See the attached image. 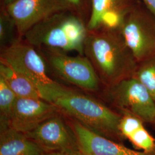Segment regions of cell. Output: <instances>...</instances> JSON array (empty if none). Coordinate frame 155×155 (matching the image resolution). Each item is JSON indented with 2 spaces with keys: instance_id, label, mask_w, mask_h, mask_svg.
Wrapping results in <instances>:
<instances>
[{
  "instance_id": "cell-1",
  "label": "cell",
  "mask_w": 155,
  "mask_h": 155,
  "mask_svg": "<svg viewBox=\"0 0 155 155\" xmlns=\"http://www.w3.org/2000/svg\"><path fill=\"white\" fill-rule=\"evenodd\" d=\"M84 55L107 88L133 77L139 64L118 28L88 31Z\"/></svg>"
},
{
  "instance_id": "cell-2",
  "label": "cell",
  "mask_w": 155,
  "mask_h": 155,
  "mask_svg": "<svg viewBox=\"0 0 155 155\" xmlns=\"http://www.w3.org/2000/svg\"><path fill=\"white\" fill-rule=\"evenodd\" d=\"M38 89L41 99L91 130L109 139L122 136L119 130L121 115L99 101L54 81Z\"/></svg>"
},
{
  "instance_id": "cell-3",
  "label": "cell",
  "mask_w": 155,
  "mask_h": 155,
  "mask_svg": "<svg viewBox=\"0 0 155 155\" xmlns=\"http://www.w3.org/2000/svg\"><path fill=\"white\" fill-rule=\"evenodd\" d=\"M62 12L30 28L22 40L37 49H49L84 56V44L88 30L79 16Z\"/></svg>"
},
{
  "instance_id": "cell-4",
  "label": "cell",
  "mask_w": 155,
  "mask_h": 155,
  "mask_svg": "<svg viewBox=\"0 0 155 155\" xmlns=\"http://www.w3.org/2000/svg\"><path fill=\"white\" fill-rule=\"evenodd\" d=\"M118 29L138 63L155 55V17L143 3H135Z\"/></svg>"
},
{
  "instance_id": "cell-5",
  "label": "cell",
  "mask_w": 155,
  "mask_h": 155,
  "mask_svg": "<svg viewBox=\"0 0 155 155\" xmlns=\"http://www.w3.org/2000/svg\"><path fill=\"white\" fill-rule=\"evenodd\" d=\"M52 71L67 82L81 89L95 92L101 82L91 62L85 56L68 55L67 53L49 49H38Z\"/></svg>"
},
{
  "instance_id": "cell-6",
  "label": "cell",
  "mask_w": 155,
  "mask_h": 155,
  "mask_svg": "<svg viewBox=\"0 0 155 155\" xmlns=\"http://www.w3.org/2000/svg\"><path fill=\"white\" fill-rule=\"evenodd\" d=\"M0 63L29 78L37 88L54 81L47 74V64L38 50L22 39L1 49Z\"/></svg>"
},
{
  "instance_id": "cell-7",
  "label": "cell",
  "mask_w": 155,
  "mask_h": 155,
  "mask_svg": "<svg viewBox=\"0 0 155 155\" xmlns=\"http://www.w3.org/2000/svg\"><path fill=\"white\" fill-rule=\"evenodd\" d=\"M107 89L111 101L120 111L132 113L144 122H155V100L136 78H127Z\"/></svg>"
},
{
  "instance_id": "cell-8",
  "label": "cell",
  "mask_w": 155,
  "mask_h": 155,
  "mask_svg": "<svg viewBox=\"0 0 155 155\" xmlns=\"http://www.w3.org/2000/svg\"><path fill=\"white\" fill-rule=\"evenodd\" d=\"M5 6L15 23L20 40L38 23L58 13L72 9L66 0H17Z\"/></svg>"
},
{
  "instance_id": "cell-9",
  "label": "cell",
  "mask_w": 155,
  "mask_h": 155,
  "mask_svg": "<svg viewBox=\"0 0 155 155\" xmlns=\"http://www.w3.org/2000/svg\"><path fill=\"white\" fill-rule=\"evenodd\" d=\"M59 113L55 106L43 99L17 97L8 126L20 132L28 133Z\"/></svg>"
},
{
  "instance_id": "cell-10",
  "label": "cell",
  "mask_w": 155,
  "mask_h": 155,
  "mask_svg": "<svg viewBox=\"0 0 155 155\" xmlns=\"http://www.w3.org/2000/svg\"><path fill=\"white\" fill-rule=\"evenodd\" d=\"M24 134L45 152L66 149L79 150L74 132H70L58 114L45 120L33 130Z\"/></svg>"
},
{
  "instance_id": "cell-11",
  "label": "cell",
  "mask_w": 155,
  "mask_h": 155,
  "mask_svg": "<svg viewBox=\"0 0 155 155\" xmlns=\"http://www.w3.org/2000/svg\"><path fill=\"white\" fill-rule=\"evenodd\" d=\"M72 129L79 150L84 155H155V151L147 152L128 148L77 121L74 122Z\"/></svg>"
},
{
  "instance_id": "cell-12",
  "label": "cell",
  "mask_w": 155,
  "mask_h": 155,
  "mask_svg": "<svg viewBox=\"0 0 155 155\" xmlns=\"http://www.w3.org/2000/svg\"><path fill=\"white\" fill-rule=\"evenodd\" d=\"M135 3L132 0H91L87 30L118 28L122 18Z\"/></svg>"
},
{
  "instance_id": "cell-13",
  "label": "cell",
  "mask_w": 155,
  "mask_h": 155,
  "mask_svg": "<svg viewBox=\"0 0 155 155\" xmlns=\"http://www.w3.org/2000/svg\"><path fill=\"white\" fill-rule=\"evenodd\" d=\"M0 137V155H41L45 152L24 133L2 127Z\"/></svg>"
},
{
  "instance_id": "cell-14",
  "label": "cell",
  "mask_w": 155,
  "mask_h": 155,
  "mask_svg": "<svg viewBox=\"0 0 155 155\" xmlns=\"http://www.w3.org/2000/svg\"><path fill=\"white\" fill-rule=\"evenodd\" d=\"M0 77L17 97L41 99L37 87L29 78L2 63H0Z\"/></svg>"
},
{
  "instance_id": "cell-15",
  "label": "cell",
  "mask_w": 155,
  "mask_h": 155,
  "mask_svg": "<svg viewBox=\"0 0 155 155\" xmlns=\"http://www.w3.org/2000/svg\"><path fill=\"white\" fill-rule=\"evenodd\" d=\"M133 77L144 85L155 101V55L139 63Z\"/></svg>"
},
{
  "instance_id": "cell-16",
  "label": "cell",
  "mask_w": 155,
  "mask_h": 155,
  "mask_svg": "<svg viewBox=\"0 0 155 155\" xmlns=\"http://www.w3.org/2000/svg\"><path fill=\"white\" fill-rule=\"evenodd\" d=\"M20 40L15 23L5 9L0 16V45L2 49Z\"/></svg>"
},
{
  "instance_id": "cell-17",
  "label": "cell",
  "mask_w": 155,
  "mask_h": 155,
  "mask_svg": "<svg viewBox=\"0 0 155 155\" xmlns=\"http://www.w3.org/2000/svg\"><path fill=\"white\" fill-rule=\"evenodd\" d=\"M16 98V95L0 77V113L2 127L8 125L9 118Z\"/></svg>"
},
{
  "instance_id": "cell-18",
  "label": "cell",
  "mask_w": 155,
  "mask_h": 155,
  "mask_svg": "<svg viewBox=\"0 0 155 155\" xmlns=\"http://www.w3.org/2000/svg\"><path fill=\"white\" fill-rule=\"evenodd\" d=\"M121 113L119 130L122 137L128 139L136 130L144 127V122L132 113L125 111H121Z\"/></svg>"
},
{
  "instance_id": "cell-19",
  "label": "cell",
  "mask_w": 155,
  "mask_h": 155,
  "mask_svg": "<svg viewBox=\"0 0 155 155\" xmlns=\"http://www.w3.org/2000/svg\"><path fill=\"white\" fill-rule=\"evenodd\" d=\"M128 140L137 149L147 152L155 151V139L144 126L136 130Z\"/></svg>"
},
{
  "instance_id": "cell-20",
  "label": "cell",
  "mask_w": 155,
  "mask_h": 155,
  "mask_svg": "<svg viewBox=\"0 0 155 155\" xmlns=\"http://www.w3.org/2000/svg\"><path fill=\"white\" fill-rule=\"evenodd\" d=\"M41 155H84L79 150L66 149L44 152Z\"/></svg>"
},
{
  "instance_id": "cell-21",
  "label": "cell",
  "mask_w": 155,
  "mask_h": 155,
  "mask_svg": "<svg viewBox=\"0 0 155 155\" xmlns=\"http://www.w3.org/2000/svg\"><path fill=\"white\" fill-rule=\"evenodd\" d=\"M142 3L155 17V0H141Z\"/></svg>"
},
{
  "instance_id": "cell-22",
  "label": "cell",
  "mask_w": 155,
  "mask_h": 155,
  "mask_svg": "<svg viewBox=\"0 0 155 155\" xmlns=\"http://www.w3.org/2000/svg\"><path fill=\"white\" fill-rule=\"evenodd\" d=\"M71 8H80L82 4V0H66Z\"/></svg>"
},
{
  "instance_id": "cell-23",
  "label": "cell",
  "mask_w": 155,
  "mask_h": 155,
  "mask_svg": "<svg viewBox=\"0 0 155 155\" xmlns=\"http://www.w3.org/2000/svg\"><path fill=\"white\" fill-rule=\"evenodd\" d=\"M17 0H4V3L5 4V5L7 6L9 5L10 4L13 3V2L16 1Z\"/></svg>"
}]
</instances>
